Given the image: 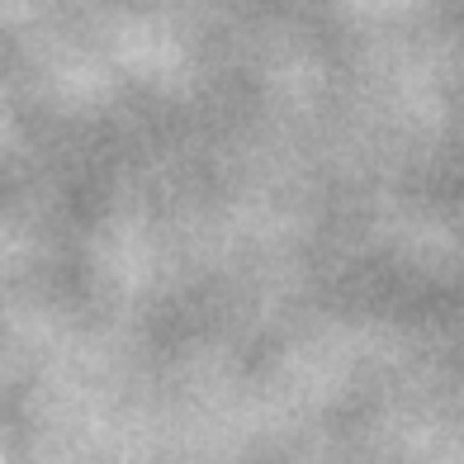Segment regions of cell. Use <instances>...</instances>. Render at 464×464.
Segmentation results:
<instances>
[]
</instances>
